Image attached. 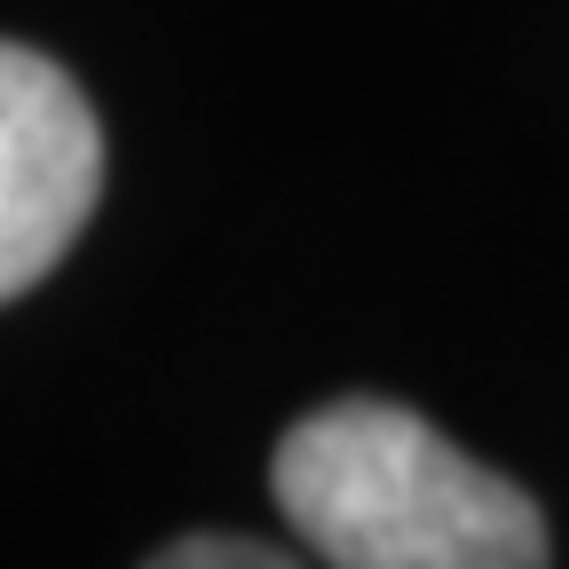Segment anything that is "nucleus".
<instances>
[{
  "label": "nucleus",
  "mask_w": 569,
  "mask_h": 569,
  "mask_svg": "<svg viewBox=\"0 0 569 569\" xmlns=\"http://www.w3.org/2000/svg\"><path fill=\"white\" fill-rule=\"evenodd\" d=\"M277 507L340 569H538L553 553L530 490L380 396L325 403L277 443Z\"/></svg>",
  "instance_id": "obj_1"
},
{
  "label": "nucleus",
  "mask_w": 569,
  "mask_h": 569,
  "mask_svg": "<svg viewBox=\"0 0 569 569\" xmlns=\"http://www.w3.org/2000/svg\"><path fill=\"white\" fill-rule=\"evenodd\" d=\"M103 198V127L71 71L0 40V301L71 253Z\"/></svg>",
  "instance_id": "obj_2"
},
{
  "label": "nucleus",
  "mask_w": 569,
  "mask_h": 569,
  "mask_svg": "<svg viewBox=\"0 0 569 569\" xmlns=\"http://www.w3.org/2000/svg\"><path fill=\"white\" fill-rule=\"evenodd\" d=\"M159 569H277V561H293L284 546H246V538H174L151 553Z\"/></svg>",
  "instance_id": "obj_3"
}]
</instances>
